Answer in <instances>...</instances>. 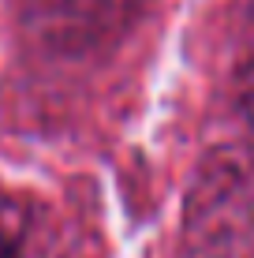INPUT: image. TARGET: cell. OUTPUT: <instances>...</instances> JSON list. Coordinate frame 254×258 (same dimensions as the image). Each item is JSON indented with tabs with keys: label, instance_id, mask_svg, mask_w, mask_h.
<instances>
[{
	"label": "cell",
	"instance_id": "obj_1",
	"mask_svg": "<svg viewBox=\"0 0 254 258\" xmlns=\"http://www.w3.org/2000/svg\"><path fill=\"white\" fill-rule=\"evenodd\" d=\"M0 258H15V251H12V243H8V239H0Z\"/></svg>",
	"mask_w": 254,
	"mask_h": 258
}]
</instances>
